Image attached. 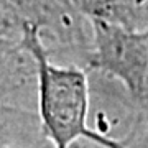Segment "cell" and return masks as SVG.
I'll use <instances>...</instances> for the list:
<instances>
[{
    "mask_svg": "<svg viewBox=\"0 0 148 148\" xmlns=\"http://www.w3.org/2000/svg\"><path fill=\"white\" fill-rule=\"evenodd\" d=\"M20 38L36 63L38 115L43 135L53 148H73L82 140L101 148H127L123 140L104 135L89 125V71L77 64L53 63L33 21L23 20Z\"/></svg>",
    "mask_w": 148,
    "mask_h": 148,
    "instance_id": "6da1fadb",
    "label": "cell"
},
{
    "mask_svg": "<svg viewBox=\"0 0 148 148\" xmlns=\"http://www.w3.org/2000/svg\"><path fill=\"white\" fill-rule=\"evenodd\" d=\"M89 73L120 82L137 104L148 97V28L130 30L109 21H90Z\"/></svg>",
    "mask_w": 148,
    "mask_h": 148,
    "instance_id": "7a4b0ae2",
    "label": "cell"
},
{
    "mask_svg": "<svg viewBox=\"0 0 148 148\" xmlns=\"http://www.w3.org/2000/svg\"><path fill=\"white\" fill-rule=\"evenodd\" d=\"M89 21H109L130 30L148 28V0H69Z\"/></svg>",
    "mask_w": 148,
    "mask_h": 148,
    "instance_id": "3957f363",
    "label": "cell"
}]
</instances>
